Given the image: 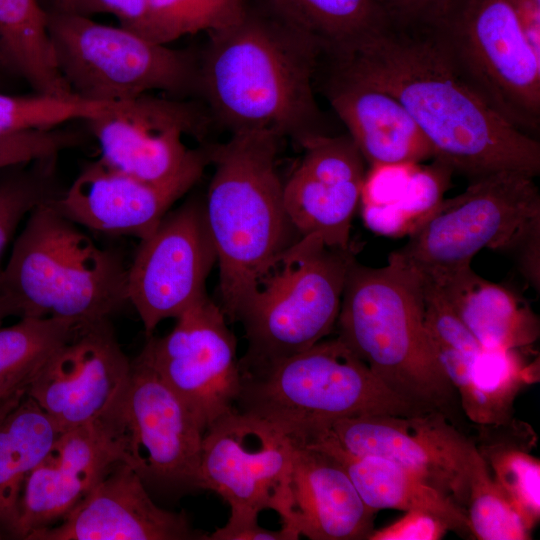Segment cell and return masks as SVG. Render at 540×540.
<instances>
[{"label":"cell","mask_w":540,"mask_h":540,"mask_svg":"<svg viewBox=\"0 0 540 540\" xmlns=\"http://www.w3.org/2000/svg\"><path fill=\"white\" fill-rule=\"evenodd\" d=\"M210 164L208 144L191 149L172 177L158 182L116 170L100 158L86 164L53 202L63 216L89 229L114 235L148 237L170 208L201 178Z\"/></svg>","instance_id":"cell-18"},{"label":"cell","mask_w":540,"mask_h":540,"mask_svg":"<svg viewBox=\"0 0 540 540\" xmlns=\"http://www.w3.org/2000/svg\"><path fill=\"white\" fill-rule=\"evenodd\" d=\"M57 158L0 169V272L2 255L21 221L35 208L54 202L64 191L58 179Z\"/></svg>","instance_id":"cell-33"},{"label":"cell","mask_w":540,"mask_h":540,"mask_svg":"<svg viewBox=\"0 0 540 540\" xmlns=\"http://www.w3.org/2000/svg\"><path fill=\"white\" fill-rule=\"evenodd\" d=\"M5 533H3L1 530H0V539L4 538L5 537Z\"/></svg>","instance_id":"cell-44"},{"label":"cell","mask_w":540,"mask_h":540,"mask_svg":"<svg viewBox=\"0 0 540 540\" xmlns=\"http://www.w3.org/2000/svg\"><path fill=\"white\" fill-rule=\"evenodd\" d=\"M61 432L27 394L0 421V530L18 538L26 480Z\"/></svg>","instance_id":"cell-27"},{"label":"cell","mask_w":540,"mask_h":540,"mask_svg":"<svg viewBox=\"0 0 540 540\" xmlns=\"http://www.w3.org/2000/svg\"><path fill=\"white\" fill-rule=\"evenodd\" d=\"M251 0H148L142 16L128 27L154 43L168 45L185 36L237 23ZM122 27V26H121Z\"/></svg>","instance_id":"cell-31"},{"label":"cell","mask_w":540,"mask_h":540,"mask_svg":"<svg viewBox=\"0 0 540 540\" xmlns=\"http://www.w3.org/2000/svg\"><path fill=\"white\" fill-rule=\"evenodd\" d=\"M84 141L81 131L63 126L0 134V169L59 156Z\"/></svg>","instance_id":"cell-37"},{"label":"cell","mask_w":540,"mask_h":540,"mask_svg":"<svg viewBox=\"0 0 540 540\" xmlns=\"http://www.w3.org/2000/svg\"><path fill=\"white\" fill-rule=\"evenodd\" d=\"M9 316H13L12 310L5 298L0 293V325L3 320Z\"/></svg>","instance_id":"cell-43"},{"label":"cell","mask_w":540,"mask_h":540,"mask_svg":"<svg viewBox=\"0 0 540 540\" xmlns=\"http://www.w3.org/2000/svg\"><path fill=\"white\" fill-rule=\"evenodd\" d=\"M531 348H485L473 358L466 386L458 394L467 417L481 426L513 421L515 398L527 385L539 380V359Z\"/></svg>","instance_id":"cell-29"},{"label":"cell","mask_w":540,"mask_h":540,"mask_svg":"<svg viewBox=\"0 0 540 540\" xmlns=\"http://www.w3.org/2000/svg\"><path fill=\"white\" fill-rule=\"evenodd\" d=\"M216 261L197 198L169 210L140 240L128 267L127 296L148 336L162 320L179 317L207 295L206 279Z\"/></svg>","instance_id":"cell-15"},{"label":"cell","mask_w":540,"mask_h":540,"mask_svg":"<svg viewBox=\"0 0 540 540\" xmlns=\"http://www.w3.org/2000/svg\"><path fill=\"white\" fill-rule=\"evenodd\" d=\"M163 337H151L137 356L179 396L205 430L234 408L240 391L236 339L219 304L207 295Z\"/></svg>","instance_id":"cell-14"},{"label":"cell","mask_w":540,"mask_h":540,"mask_svg":"<svg viewBox=\"0 0 540 540\" xmlns=\"http://www.w3.org/2000/svg\"><path fill=\"white\" fill-rule=\"evenodd\" d=\"M79 323L53 317H23L0 328V393L28 388L46 359Z\"/></svg>","instance_id":"cell-32"},{"label":"cell","mask_w":540,"mask_h":540,"mask_svg":"<svg viewBox=\"0 0 540 540\" xmlns=\"http://www.w3.org/2000/svg\"><path fill=\"white\" fill-rule=\"evenodd\" d=\"M466 514L474 538L480 540L530 539L521 517L494 481L480 453L470 470Z\"/></svg>","instance_id":"cell-35"},{"label":"cell","mask_w":540,"mask_h":540,"mask_svg":"<svg viewBox=\"0 0 540 540\" xmlns=\"http://www.w3.org/2000/svg\"><path fill=\"white\" fill-rule=\"evenodd\" d=\"M385 11L399 14H426L447 0H378Z\"/></svg>","instance_id":"cell-41"},{"label":"cell","mask_w":540,"mask_h":540,"mask_svg":"<svg viewBox=\"0 0 540 540\" xmlns=\"http://www.w3.org/2000/svg\"><path fill=\"white\" fill-rule=\"evenodd\" d=\"M352 248L300 237L277 258L234 321L248 342L240 370L302 352L323 340L337 322Z\"/></svg>","instance_id":"cell-8"},{"label":"cell","mask_w":540,"mask_h":540,"mask_svg":"<svg viewBox=\"0 0 540 540\" xmlns=\"http://www.w3.org/2000/svg\"><path fill=\"white\" fill-rule=\"evenodd\" d=\"M295 443L283 431L235 408L204 432L200 459L203 490L221 496L230 517L257 519L265 509L285 521Z\"/></svg>","instance_id":"cell-13"},{"label":"cell","mask_w":540,"mask_h":540,"mask_svg":"<svg viewBox=\"0 0 540 540\" xmlns=\"http://www.w3.org/2000/svg\"><path fill=\"white\" fill-rule=\"evenodd\" d=\"M127 274L123 254L99 247L52 202L28 215L0 272V293L13 316L84 324L123 308Z\"/></svg>","instance_id":"cell-4"},{"label":"cell","mask_w":540,"mask_h":540,"mask_svg":"<svg viewBox=\"0 0 540 540\" xmlns=\"http://www.w3.org/2000/svg\"><path fill=\"white\" fill-rule=\"evenodd\" d=\"M324 451L345 470L363 502L374 512L420 510L443 520L450 530L472 535L466 510L413 471L376 456L350 454L322 442L301 443Z\"/></svg>","instance_id":"cell-26"},{"label":"cell","mask_w":540,"mask_h":540,"mask_svg":"<svg viewBox=\"0 0 540 540\" xmlns=\"http://www.w3.org/2000/svg\"><path fill=\"white\" fill-rule=\"evenodd\" d=\"M295 443L288 514L281 527L296 539H367L376 512L341 465L324 451Z\"/></svg>","instance_id":"cell-23"},{"label":"cell","mask_w":540,"mask_h":540,"mask_svg":"<svg viewBox=\"0 0 540 540\" xmlns=\"http://www.w3.org/2000/svg\"><path fill=\"white\" fill-rule=\"evenodd\" d=\"M26 394V387L0 393V421L21 402Z\"/></svg>","instance_id":"cell-42"},{"label":"cell","mask_w":540,"mask_h":540,"mask_svg":"<svg viewBox=\"0 0 540 540\" xmlns=\"http://www.w3.org/2000/svg\"><path fill=\"white\" fill-rule=\"evenodd\" d=\"M425 15L474 89L534 137L540 128L539 45L528 33L519 0H447Z\"/></svg>","instance_id":"cell-9"},{"label":"cell","mask_w":540,"mask_h":540,"mask_svg":"<svg viewBox=\"0 0 540 540\" xmlns=\"http://www.w3.org/2000/svg\"><path fill=\"white\" fill-rule=\"evenodd\" d=\"M339 337L390 389L420 409H437L454 387L429 342L419 275L388 259L351 264L338 315Z\"/></svg>","instance_id":"cell-5"},{"label":"cell","mask_w":540,"mask_h":540,"mask_svg":"<svg viewBox=\"0 0 540 540\" xmlns=\"http://www.w3.org/2000/svg\"><path fill=\"white\" fill-rule=\"evenodd\" d=\"M448 525L437 516L420 510L406 511L392 524L373 530L369 540H439L449 531Z\"/></svg>","instance_id":"cell-38"},{"label":"cell","mask_w":540,"mask_h":540,"mask_svg":"<svg viewBox=\"0 0 540 540\" xmlns=\"http://www.w3.org/2000/svg\"><path fill=\"white\" fill-rule=\"evenodd\" d=\"M322 92L370 166L421 163L432 145L403 105L382 89L319 61Z\"/></svg>","instance_id":"cell-22"},{"label":"cell","mask_w":540,"mask_h":540,"mask_svg":"<svg viewBox=\"0 0 540 540\" xmlns=\"http://www.w3.org/2000/svg\"><path fill=\"white\" fill-rule=\"evenodd\" d=\"M118 461L119 449L100 418L62 432L26 480L18 539L60 521Z\"/></svg>","instance_id":"cell-21"},{"label":"cell","mask_w":540,"mask_h":540,"mask_svg":"<svg viewBox=\"0 0 540 540\" xmlns=\"http://www.w3.org/2000/svg\"><path fill=\"white\" fill-rule=\"evenodd\" d=\"M418 275L440 292L482 347L525 349L539 338V318L529 304L471 265Z\"/></svg>","instance_id":"cell-24"},{"label":"cell","mask_w":540,"mask_h":540,"mask_svg":"<svg viewBox=\"0 0 540 540\" xmlns=\"http://www.w3.org/2000/svg\"><path fill=\"white\" fill-rule=\"evenodd\" d=\"M148 0H53L55 11L90 17L96 14H111L128 27L144 13Z\"/></svg>","instance_id":"cell-39"},{"label":"cell","mask_w":540,"mask_h":540,"mask_svg":"<svg viewBox=\"0 0 540 540\" xmlns=\"http://www.w3.org/2000/svg\"><path fill=\"white\" fill-rule=\"evenodd\" d=\"M493 439L477 446L491 475L528 530L540 519V461L520 440Z\"/></svg>","instance_id":"cell-34"},{"label":"cell","mask_w":540,"mask_h":540,"mask_svg":"<svg viewBox=\"0 0 540 540\" xmlns=\"http://www.w3.org/2000/svg\"><path fill=\"white\" fill-rule=\"evenodd\" d=\"M211 32L199 58V93L230 133L266 130L299 146L327 132L315 98L320 48L262 1Z\"/></svg>","instance_id":"cell-2"},{"label":"cell","mask_w":540,"mask_h":540,"mask_svg":"<svg viewBox=\"0 0 540 540\" xmlns=\"http://www.w3.org/2000/svg\"><path fill=\"white\" fill-rule=\"evenodd\" d=\"M111 103L91 102L76 95L58 97L40 93L9 95L0 92V134L51 129L94 118Z\"/></svg>","instance_id":"cell-36"},{"label":"cell","mask_w":540,"mask_h":540,"mask_svg":"<svg viewBox=\"0 0 540 540\" xmlns=\"http://www.w3.org/2000/svg\"><path fill=\"white\" fill-rule=\"evenodd\" d=\"M320 62L395 97L429 140L435 160L472 180L513 171L536 177L540 144L474 89L428 15L385 11L346 48Z\"/></svg>","instance_id":"cell-1"},{"label":"cell","mask_w":540,"mask_h":540,"mask_svg":"<svg viewBox=\"0 0 540 540\" xmlns=\"http://www.w3.org/2000/svg\"><path fill=\"white\" fill-rule=\"evenodd\" d=\"M322 442L350 454L401 465L464 509L476 444L437 409L407 415H361L331 421L300 443Z\"/></svg>","instance_id":"cell-12"},{"label":"cell","mask_w":540,"mask_h":540,"mask_svg":"<svg viewBox=\"0 0 540 540\" xmlns=\"http://www.w3.org/2000/svg\"><path fill=\"white\" fill-rule=\"evenodd\" d=\"M148 491L181 496L203 490L204 431L179 396L138 357L121 390L99 417Z\"/></svg>","instance_id":"cell-11"},{"label":"cell","mask_w":540,"mask_h":540,"mask_svg":"<svg viewBox=\"0 0 540 540\" xmlns=\"http://www.w3.org/2000/svg\"><path fill=\"white\" fill-rule=\"evenodd\" d=\"M48 29L58 68L81 99L114 103L154 90L182 99L199 93V58L189 50L55 10L48 11Z\"/></svg>","instance_id":"cell-10"},{"label":"cell","mask_w":540,"mask_h":540,"mask_svg":"<svg viewBox=\"0 0 540 540\" xmlns=\"http://www.w3.org/2000/svg\"><path fill=\"white\" fill-rule=\"evenodd\" d=\"M207 540L184 512L159 507L139 475L116 462L57 525L26 540Z\"/></svg>","instance_id":"cell-20"},{"label":"cell","mask_w":540,"mask_h":540,"mask_svg":"<svg viewBox=\"0 0 540 540\" xmlns=\"http://www.w3.org/2000/svg\"><path fill=\"white\" fill-rule=\"evenodd\" d=\"M0 67L23 78L35 93L74 95L58 68L41 0H0Z\"/></svg>","instance_id":"cell-28"},{"label":"cell","mask_w":540,"mask_h":540,"mask_svg":"<svg viewBox=\"0 0 540 540\" xmlns=\"http://www.w3.org/2000/svg\"><path fill=\"white\" fill-rule=\"evenodd\" d=\"M453 172L438 160L370 166L359 203L365 226L387 237L409 236L441 204Z\"/></svg>","instance_id":"cell-25"},{"label":"cell","mask_w":540,"mask_h":540,"mask_svg":"<svg viewBox=\"0 0 540 540\" xmlns=\"http://www.w3.org/2000/svg\"><path fill=\"white\" fill-rule=\"evenodd\" d=\"M131 369L109 318L78 324L43 363L27 395L62 433L98 419Z\"/></svg>","instance_id":"cell-17"},{"label":"cell","mask_w":540,"mask_h":540,"mask_svg":"<svg viewBox=\"0 0 540 540\" xmlns=\"http://www.w3.org/2000/svg\"><path fill=\"white\" fill-rule=\"evenodd\" d=\"M533 176L503 171L473 179L388 259L420 274L471 265L483 249L515 251L526 276L539 278L540 193Z\"/></svg>","instance_id":"cell-7"},{"label":"cell","mask_w":540,"mask_h":540,"mask_svg":"<svg viewBox=\"0 0 540 540\" xmlns=\"http://www.w3.org/2000/svg\"><path fill=\"white\" fill-rule=\"evenodd\" d=\"M300 147L303 157L283 183L288 220L300 237L316 236L328 247L349 249L365 160L348 133L316 135Z\"/></svg>","instance_id":"cell-19"},{"label":"cell","mask_w":540,"mask_h":540,"mask_svg":"<svg viewBox=\"0 0 540 540\" xmlns=\"http://www.w3.org/2000/svg\"><path fill=\"white\" fill-rule=\"evenodd\" d=\"M207 540H296V538L282 527L274 531L261 527L258 521H250L227 522L223 527L208 534Z\"/></svg>","instance_id":"cell-40"},{"label":"cell","mask_w":540,"mask_h":540,"mask_svg":"<svg viewBox=\"0 0 540 540\" xmlns=\"http://www.w3.org/2000/svg\"><path fill=\"white\" fill-rule=\"evenodd\" d=\"M282 21L312 40L321 56L342 50L383 17L378 0H262Z\"/></svg>","instance_id":"cell-30"},{"label":"cell","mask_w":540,"mask_h":540,"mask_svg":"<svg viewBox=\"0 0 540 540\" xmlns=\"http://www.w3.org/2000/svg\"><path fill=\"white\" fill-rule=\"evenodd\" d=\"M234 408L302 442L336 419L422 409L390 389L338 336L292 356L240 370Z\"/></svg>","instance_id":"cell-6"},{"label":"cell","mask_w":540,"mask_h":540,"mask_svg":"<svg viewBox=\"0 0 540 540\" xmlns=\"http://www.w3.org/2000/svg\"><path fill=\"white\" fill-rule=\"evenodd\" d=\"M279 139L266 130L242 131L208 144L214 173L204 217L219 264V305L231 321L291 244L276 169Z\"/></svg>","instance_id":"cell-3"},{"label":"cell","mask_w":540,"mask_h":540,"mask_svg":"<svg viewBox=\"0 0 540 540\" xmlns=\"http://www.w3.org/2000/svg\"><path fill=\"white\" fill-rule=\"evenodd\" d=\"M84 122L99 144L104 163L136 178L158 182L180 170L191 151L183 138L202 140L212 117L205 106L194 101L144 93L111 103Z\"/></svg>","instance_id":"cell-16"}]
</instances>
